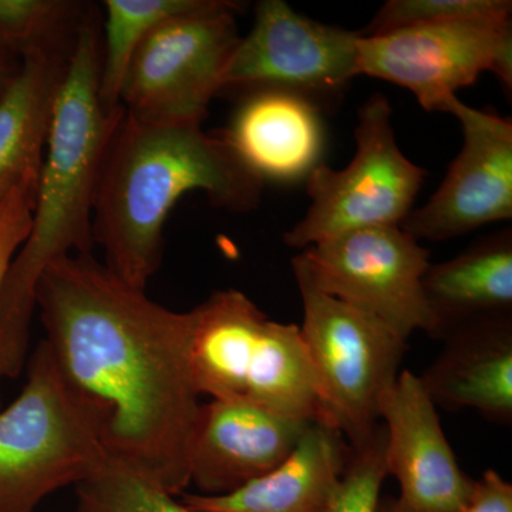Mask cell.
I'll return each mask as SVG.
<instances>
[{
	"label": "cell",
	"instance_id": "obj_1",
	"mask_svg": "<svg viewBox=\"0 0 512 512\" xmlns=\"http://www.w3.org/2000/svg\"><path fill=\"white\" fill-rule=\"evenodd\" d=\"M35 303L46 345L96 417L110 460L183 494L202 406L188 360L191 312L151 301L92 254L47 266Z\"/></svg>",
	"mask_w": 512,
	"mask_h": 512
},
{
	"label": "cell",
	"instance_id": "obj_2",
	"mask_svg": "<svg viewBox=\"0 0 512 512\" xmlns=\"http://www.w3.org/2000/svg\"><path fill=\"white\" fill-rule=\"evenodd\" d=\"M100 19L86 9L74 36L40 173L32 225L0 291V379L28 363L37 282L64 256L92 254L93 204L104 153L124 116L100 100Z\"/></svg>",
	"mask_w": 512,
	"mask_h": 512
},
{
	"label": "cell",
	"instance_id": "obj_3",
	"mask_svg": "<svg viewBox=\"0 0 512 512\" xmlns=\"http://www.w3.org/2000/svg\"><path fill=\"white\" fill-rule=\"evenodd\" d=\"M262 188L234 148L201 124L144 123L124 111L97 180L94 244L113 274L146 291L163 261L165 221L183 195L202 191L215 207L248 212Z\"/></svg>",
	"mask_w": 512,
	"mask_h": 512
},
{
	"label": "cell",
	"instance_id": "obj_4",
	"mask_svg": "<svg viewBox=\"0 0 512 512\" xmlns=\"http://www.w3.org/2000/svg\"><path fill=\"white\" fill-rule=\"evenodd\" d=\"M191 312L188 360L200 396L326 421L301 329L269 319L245 293H212Z\"/></svg>",
	"mask_w": 512,
	"mask_h": 512
},
{
	"label": "cell",
	"instance_id": "obj_5",
	"mask_svg": "<svg viewBox=\"0 0 512 512\" xmlns=\"http://www.w3.org/2000/svg\"><path fill=\"white\" fill-rule=\"evenodd\" d=\"M109 460L96 417L42 340L18 399L0 410V512H35L47 495L82 483Z\"/></svg>",
	"mask_w": 512,
	"mask_h": 512
},
{
	"label": "cell",
	"instance_id": "obj_6",
	"mask_svg": "<svg viewBox=\"0 0 512 512\" xmlns=\"http://www.w3.org/2000/svg\"><path fill=\"white\" fill-rule=\"evenodd\" d=\"M301 293V335L308 350L326 421L349 446L379 426L383 393L400 375L407 342L380 320L320 291L301 255L292 259Z\"/></svg>",
	"mask_w": 512,
	"mask_h": 512
},
{
	"label": "cell",
	"instance_id": "obj_7",
	"mask_svg": "<svg viewBox=\"0 0 512 512\" xmlns=\"http://www.w3.org/2000/svg\"><path fill=\"white\" fill-rule=\"evenodd\" d=\"M393 109L375 93L357 110L356 153L348 167L319 164L308 175L311 205L305 217L284 235L285 244L305 249L348 232L402 225L426 178L397 144Z\"/></svg>",
	"mask_w": 512,
	"mask_h": 512
},
{
	"label": "cell",
	"instance_id": "obj_8",
	"mask_svg": "<svg viewBox=\"0 0 512 512\" xmlns=\"http://www.w3.org/2000/svg\"><path fill=\"white\" fill-rule=\"evenodd\" d=\"M242 5L220 0L157 26L131 60L120 103L144 123L202 124L239 35Z\"/></svg>",
	"mask_w": 512,
	"mask_h": 512
},
{
	"label": "cell",
	"instance_id": "obj_9",
	"mask_svg": "<svg viewBox=\"0 0 512 512\" xmlns=\"http://www.w3.org/2000/svg\"><path fill=\"white\" fill-rule=\"evenodd\" d=\"M360 37L359 30L299 15L284 0H262L255 6L254 25L229 57L221 90H281L319 110L336 106L359 76Z\"/></svg>",
	"mask_w": 512,
	"mask_h": 512
},
{
	"label": "cell",
	"instance_id": "obj_10",
	"mask_svg": "<svg viewBox=\"0 0 512 512\" xmlns=\"http://www.w3.org/2000/svg\"><path fill=\"white\" fill-rule=\"evenodd\" d=\"M491 72L512 89V26L454 20L362 36L357 73L410 90L426 111H446L457 92Z\"/></svg>",
	"mask_w": 512,
	"mask_h": 512
},
{
	"label": "cell",
	"instance_id": "obj_11",
	"mask_svg": "<svg viewBox=\"0 0 512 512\" xmlns=\"http://www.w3.org/2000/svg\"><path fill=\"white\" fill-rule=\"evenodd\" d=\"M313 284L367 313L399 338L433 335L436 320L423 291L430 251L399 225L357 229L305 249Z\"/></svg>",
	"mask_w": 512,
	"mask_h": 512
},
{
	"label": "cell",
	"instance_id": "obj_12",
	"mask_svg": "<svg viewBox=\"0 0 512 512\" xmlns=\"http://www.w3.org/2000/svg\"><path fill=\"white\" fill-rule=\"evenodd\" d=\"M444 113L463 131V147L429 202L400 228L417 241H446L512 218V123L458 97Z\"/></svg>",
	"mask_w": 512,
	"mask_h": 512
},
{
	"label": "cell",
	"instance_id": "obj_13",
	"mask_svg": "<svg viewBox=\"0 0 512 512\" xmlns=\"http://www.w3.org/2000/svg\"><path fill=\"white\" fill-rule=\"evenodd\" d=\"M379 421L386 430L387 476L400 488L397 501L412 512H456L473 478L458 464L419 375L400 372L380 399Z\"/></svg>",
	"mask_w": 512,
	"mask_h": 512
},
{
	"label": "cell",
	"instance_id": "obj_14",
	"mask_svg": "<svg viewBox=\"0 0 512 512\" xmlns=\"http://www.w3.org/2000/svg\"><path fill=\"white\" fill-rule=\"evenodd\" d=\"M311 423L241 400L202 404L192 439L190 484L201 495L244 487L278 467Z\"/></svg>",
	"mask_w": 512,
	"mask_h": 512
},
{
	"label": "cell",
	"instance_id": "obj_15",
	"mask_svg": "<svg viewBox=\"0 0 512 512\" xmlns=\"http://www.w3.org/2000/svg\"><path fill=\"white\" fill-rule=\"evenodd\" d=\"M349 444L338 429L315 420L288 457L244 487L224 495L181 494L210 512H330L338 494Z\"/></svg>",
	"mask_w": 512,
	"mask_h": 512
},
{
	"label": "cell",
	"instance_id": "obj_16",
	"mask_svg": "<svg viewBox=\"0 0 512 512\" xmlns=\"http://www.w3.org/2000/svg\"><path fill=\"white\" fill-rule=\"evenodd\" d=\"M420 380L437 407L476 410L484 419L512 421V318L488 320L446 336Z\"/></svg>",
	"mask_w": 512,
	"mask_h": 512
},
{
	"label": "cell",
	"instance_id": "obj_17",
	"mask_svg": "<svg viewBox=\"0 0 512 512\" xmlns=\"http://www.w3.org/2000/svg\"><path fill=\"white\" fill-rule=\"evenodd\" d=\"M262 181L308 178L325 144L320 110L281 90H255L222 136Z\"/></svg>",
	"mask_w": 512,
	"mask_h": 512
},
{
	"label": "cell",
	"instance_id": "obj_18",
	"mask_svg": "<svg viewBox=\"0 0 512 512\" xmlns=\"http://www.w3.org/2000/svg\"><path fill=\"white\" fill-rule=\"evenodd\" d=\"M72 46L22 57L0 90V200L20 184L39 183Z\"/></svg>",
	"mask_w": 512,
	"mask_h": 512
},
{
	"label": "cell",
	"instance_id": "obj_19",
	"mask_svg": "<svg viewBox=\"0 0 512 512\" xmlns=\"http://www.w3.org/2000/svg\"><path fill=\"white\" fill-rule=\"evenodd\" d=\"M423 291L434 320L433 339L476 323L512 318V231L480 238L441 264H430Z\"/></svg>",
	"mask_w": 512,
	"mask_h": 512
},
{
	"label": "cell",
	"instance_id": "obj_20",
	"mask_svg": "<svg viewBox=\"0 0 512 512\" xmlns=\"http://www.w3.org/2000/svg\"><path fill=\"white\" fill-rule=\"evenodd\" d=\"M220 0H107L100 63V100L120 109L121 87L138 47L167 20L214 8Z\"/></svg>",
	"mask_w": 512,
	"mask_h": 512
},
{
	"label": "cell",
	"instance_id": "obj_21",
	"mask_svg": "<svg viewBox=\"0 0 512 512\" xmlns=\"http://www.w3.org/2000/svg\"><path fill=\"white\" fill-rule=\"evenodd\" d=\"M84 16L70 0H0V53L22 57L66 47Z\"/></svg>",
	"mask_w": 512,
	"mask_h": 512
},
{
	"label": "cell",
	"instance_id": "obj_22",
	"mask_svg": "<svg viewBox=\"0 0 512 512\" xmlns=\"http://www.w3.org/2000/svg\"><path fill=\"white\" fill-rule=\"evenodd\" d=\"M76 512H210L191 507L156 481L109 460L76 485Z\"/></svg>",
	"mask_w": 512,
	"mask_h": 512
},
{
	"label": "cell",
	"instance_id": "obj_23",
	"mask_svg": "<svg viewBox=\"0 0 512 512\" xmlns=\"http://www.w3.org/2000/svg\"><path fill=\"white\" fill-rule=\"evenodd\" d=\"M510 0H389L375 18L359 30L362 36H377L412 26L454 20H511Z\"/></svg>",
	"mask_w": 512,
	"mask_h": 512
},
{
	"label": "cell",
	"instance_id": "obj_24",
	"mask_svg": "<svg viewBox=\"0 0 512 512\" xmlns=\"http://www.w3.org/2000/svg\"><path fill=\"white\" fill-rule=\"evenodd\" d=\"M386 477V431L377 427L363 443L349 446L345 470L330 512H377Z\"/></svg>",
	"mask_w": 512,
	"mask_h": 512
},
{
	"label": "cell",
	"instance_id": "obj_25",
	"mask_svg": "<svg viewBox=\"0 0 512 512\" xmlns=\"http://www.w3.org/2000/svg\"><path fill=\"white\" fill-rule=\"evenodd\" d=\"M37 185L20 184L0 200V291L16 252L28 238Z\"/></svg>",
	"mask_w": 512,
	"mask_h": 512
},
{
	"label": "cell",
	"instance_id": "obj_26",
	"mask_svg": "<svg viewBox=\"0 0 512 512\" xmlns=\"http://www.w3.org/2000/svg\"><path fill=\"white\" fill-rule=\"evenodd\" d=\"M456 512H512V484L498 471L473 478L467 497Z\"/></svg>",
	"mask_w": 512,
	"mask_h": 512
},
{
	"label": "cell",
	"instance_id": "obj_27",
	"mask_svg": "<svg viewBox=\"0 0 512 512\" xmlns=\"http://www.w3.org/2000/svg\"><path fill=\"white\" fill-rule=\"evenodd\" d=\"M377 512H412L406 510L402 504L397 501L396 497H390V495H386V497H382L380 500L379 508H377Z\"/></svg>",
	"mask_w": 512,
	"mask_h": 512
},
{
	"label": "cell",
	"instance_id": "obj_28",
	"mask_svg": "<svg viewBox=\"0 0 512 512\" xmlns=\"http://www.w3.org/2000/svg\"><path fill=\"white\" fill-rule=\"evenodd\" d=\"M13 73V70L10 69L8 60H6V55L0 53V90L5 86L6 80L9 79L10 74Z\"/></svg>",
	"mask_w": 512,
	"mask_h": 512
}]
</instances>
